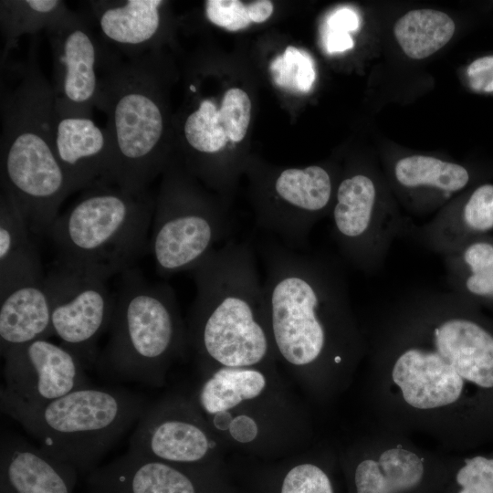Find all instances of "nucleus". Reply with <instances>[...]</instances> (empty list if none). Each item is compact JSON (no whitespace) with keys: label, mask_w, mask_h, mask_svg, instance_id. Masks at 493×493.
<instances>
[{"label":"nucleus","mask_w":493,"mask_h":493,"mask_svg":"<svg viewBox=\"0 0 493 493\" xmlns=\"http://www.w3.org/2000/svg\"><path fill=\"white\" fill-rule=\"evenodd\" d=\"M46 281L52 302L53 335L85 369L96 366L97 341L110 327L115 305L107 279L58 264Z\"/></svg>","instance_id":"nucleus-10"},{"label":"nucleus","mask_w":493,"mask_h":493,"mask_svg":"<svg viewBox=\"0 0 493 493\" xmlns=\"http://www.w3.org/2000/svg\"><path fill=\"white\" fill-rule=\"evenodd\" d=\"M229 433L239 443H250L258 434V427L253 418L246 414H240L233 418Z\"/></svg>","instance_id":"nucleus-35"},{"label":"nucleus","mask_w":493,"mask_h":493,"mask_svg":"<svg viewBox=\"0 0 493 493\" xmlns=\"http://www.w3.org/2000/svg\"><path fill=\"white\" fill-rule=\"evenodd\" d=\"M78 471L22 436L0 441V493H73Z\"/></svg>","instance_id":"nucleus-14"},{"label":"nucleus","mask_w":493,"mask_h":493,"mask_svg":"<svg viewBox=\"0 0 493 493\" xmlns=\"http://www.w3.org/2000/svg\"><path fill=\"white\" fill-rule=\"evenodd\" d=\"M435 244L451 251L464 241L493 230V184L478 186L465 203L458 218L432 225Z\"/></svg>","instance_id":"nucleus-26"},{"label":"nucleus","mask_w":493,"mask_h":493,"mask_svg":"<svg viewBox=\"0 0 493 493\" xmlns=\"http://www.w3.org/2000/svg\"><path fill=\"white\" fill-rule=\"evenodd\" d=\"M93 25L89 15L69 9L45 32L53 57L52 88L58 113L92 118L111 50L97 37Z\"/></svg>","instance_id":"nucleus-9"},{"label":"nucleus","mask_w":493,"mask_h":493,"mask_svg":"<svg viewBox=\"0 0 493 493\" xmlns=\"http://www.w3.org/2000/svg\"><path fill=\"white\" fill-rule=\"evenodd\" d=\"M393 382L407 404L419 409L435 408L456 402L463 378L434 348H409L397 358Z\"/></svg>","instance_id":"nucleus-17"},{"label":"nucleus","mask_w":493,"mask_h":493,"mask_svg":"<svg viewBox=\"0 0 493 493\" xmlns=\"http://www.w3.org/2000/svg\"><path fill=\"white\" fill-rule=\"evenodd\" d=\"M217 106L212 99H203L187 114L183 123L185 144L200 155L221 152L230 141L217 119Z\"/></svg>","instance_id":"nucleus-28"},{"label":"nucleus","mask_w":493,"mask_h":493,"mask_svg":"<svg viewBox=\"0 0 493 493\" xmlns=\"http://www.w3.org/2000/svg\"><path fill=\"white\" fill-rule=\"evenodd\" d=\"M188 180L167 169L155 202L149 252L162 277L194 269L231 230L223 212Z\"/></svg>","instance_id":"nucleus-8"},{"label":"nucleus","mask_w":493,"mask_h":493,"mask_svg":"<svg viewBox=\"0 0 493 493\" xmlns=\"http://www.w3.org/2000/svg\"><path fill=\"white\" fill-rule=\"evenodd\" d=\"M208 20L229 31L244 29L251 24L248 5L237 0L205 1Z\"/></svg>","instance_id":"nucleus-32"},{"label":"nucleus","mask_w":493,"mask_h":493,"mask_svg":"<svg viewBox=\"0 0 493 493\" xmlns=\"http://www.w3.org/2000/svg\"><path fill=\"white\" fill-rule=\"evenodd\" d=\"M110 337L97 364L119 380L159 385L185 333L173 288L151 283L134 270L122 273Z\"/></svg>","instance_id":"nucleus-7"},{"label":"nucleus","mask_w":493,"mask_h":493,"mask_svg":"<svg viewBox=\"0 0 493 493\" xmlns=\"http://www.w3.org/2000/svg\"><path fill=\"white\" fill-rule=\"evenodd\" d=\"M424 467L415 454L402 448L383 452L379 461L366 459L355 471L357 493H400L415 487Z\"/></svg>","instance_id":"nucleus-21"},{"label":"nucleus","mask_w":493,"mask_h":493,"mask_svg":"<svg viewBox=\"0 0 493 493\" xmlns=\"http://www.w3.org/2000/svg\"><path fill=\"white\" fill-rule=\"evenodd\" d=\"M266 383L264 374L256 369L221 366L202 385L199 404L209 414L228 411L260 395Z\"/></svg>","instance_id":"nucleus-25"},{"label":"nucleus","mask_w":493,"mask_h":493,"mask_svg":"<svg viewBox=\"0 0 493 493\" xmlns=\"http://www.w3.org/2000/svg\"><path fill=\"white\" fill-rule=\"evenodd\" d=\"M51 336L52 302L46 277L23 282L0 295L1 356Z\"/></svg>","instance_id":"nucleus-19"},{"label":"nucleus","mask_w":493,"mask_h":493,"mask_svg":"<svg viewBox=\"0 0 493 493\" xmlns=\"http://www.w3.org/2000/svg\"><path fill=\"white\" fill-rule=\"evenodd\" d=\"M450 262L459 295L493 304V238L464 241L450 251Z\"/></svg>","instance_id":"nucleus-22"},{"label":"nucleus","mask_w":493,"mask_h":493,"mask_svg":"<svg viewBox=\"0 0 493 493\" xmlns=\"http://www.w3.org/2000/svg\"><path fill=\"white\" fill-rule=\"evenodd\" d=\"M155 202L105 182L84 190L54 222L58 264L108 279L149 251Z\"/></svg>","instance_id":"nucleus-6"},{"label":"nucleus","mask_w":493,"mask_h":493,"mask_svg":"<svg viewBox=\"0 0 493 493\" xmlns=\"http://www.w3.org/2000/svg\"><path fill=\"white\" fill-rule=\"evenodd\" d=\"M196 287L191 339L206 359L249 367L270 351L263 283L246 243L228 241L191 270Z\"/></svg>","instance_id":"nucleus-2"},{"label":"nucleus","mask_w":493,"mask_h":493,"mask_svg":"<svg viewBox=\"0 0 493 493\" xmlns=\"http://www.w3.org/2000/svg\"><path fill=\"white\" fill-rule=\"evenodd\" d=\"M146 407L142 395L119 388L87 385L42 404H27L0 391L1 412L78 472L95 469Z\"/></svg>","instance_id":"nucleus-4"},{"label":"nucleus","mask_w":493,"mask_h":493,"mask_svg":"<svg viewBox=\"0 0 493 493\" xmlns=\"http://www.w3.org/2000/svg\"><path fill=\"white\" fill-rule=\"evenodd\" d=\"M233 417L228 411H220L214 414L213 425L220 431L229 430Z\"/></svg>","instance_id":"nucleus-38"},{"label":"nucleus","mask_w":493,"mask_h":493,"mask_svg":"<svg viewBox=\"0 0 493 493\" xmlns=\"http://www.w3.org/2000/svg\"><path fill=\"white\" fill-rule=\"evenodd\" d=\"M28 223L15 200L0 194V295L26 281L43 278Z\"/></svg>","instance_id":"nucleus-20"},{"label":"nucleus","mask_w":493,"mask_h":493,"mask_svg":"<svg viewBox=\"0 0 493 493\" xmlns=\"http://www.w3.org/2000/svg\"><path fill=\"white\" fill-rule=\"evenodd\" d=\"M160 84L153 50L125 59L110 53L96 102L107 117L108 184L142 193L163 169L166 115Z\"/></svg>","instance_id":"nucleus-3"},{"label":"nucleus","mask_w":493,"mask_h":493,"mask_svg":"<svg viewBox=\"0 0 493 493\" xmlns=\"http://www.w3.org/2000/svg\"><path fill=\"white\" fill-rule=\"evenodd\" d=\"M468 83L475 91L493 92V67L482 73L468 77Z\"/></svg>","instance_id":"nucleus-37"},{"label":"nucleus","mask_w":493,"mask_h":493,"mask_svg":"<svg viewBox=\"0 0 493 493\" xmlns=\"http://www.w3.org/2000/svg\"><path fill=\"white\" fill-rule=\"evenodd\" d=\"M251 117V101L246 91L233 88L223 97L217 119L233 142H241L246 134Z\"/></svg>","instance_id":"nucleus-30"},{"label":"nucleus","mask_w":493,"mask_h":493,"mask_svg":"<svg viewBox=\"0 0 493 493\" xmlns=\"http://www.w3.org/2000/svg\"><path fill=\"white\" fill-rule=\"evenodd\" d=\"M394 175L405 187H434L447 193L461 190L469 181L465 167L425 155L402 158L395 164Z\"/></svg>","instance_id":"nucleus-27"},{"label":"nucleus","mask_w":493,"mask_h":493,"mask_svg":"<svg viewBox=\"0 0 493 493\" xmlns=\"http://www.w3.org/2000/svg\"><path fill=\"white\" fill-rule=\"evenodd\" d=\"M1 391L27 404H42L88 385L85 367L61 344L39 339L6 351Z\"/></svg>","instance_id":"nucleus-11"},{"label":"nucleus","mask_w":493,"mask_h":493,"mask_svg":"<svg viewBox=\"0 0 493 493\" xmlns=\"http://www.w3.org/2000/svg\"><path fill=\"white\" fill-rule=\"evenodd\" d=\"M434 349L464 379L493 387V334L476 320L453 317L433 330Z\"/></svg>","instance_id":"nucleus-18"},{"label":"nucleus","mask_w":493,"mask_h":493,"mask_svg":"<svg viewBox=\"0 0 493 493\" xmlns=\"http://www.w3.org/2000/svg\"><path fill=\"white\" fill-rule=\"evenodd\" d=\"M37 47L32 42L21 63H1V191L15 200L31 233L48 236L72 192L53 149L54 93Z\"/></svg>","instance_id":"nucleus-1"},{"label":"nucleus","mask_w":493,"mask_h":493,"mask_svg":"<svg viewBox=\"0 0 493 493\" xmlns=\"http://www.w3.org/2000/svg\"><path fill=\"white\" fill-rule=\"evenodd\" d=\"M270 71L278 86L298 92H308L316 78L311 57L291 46L272 61Z\"/></svg>","instance_id":"nucleus-29"},{"label":"nucleus","mask_w":493,"mask_h":493,"mask_svg":"<svg viewBox=\"0 0 493 493\" xmlns=\"http://www.w3.org/2000/svg\"><path fill=\"white\" fill-rule=\"evenodd\" d=\"M376 188L364 174L343 179L338 186L332 208L335 237L345 256L365 267L377 248L375 217Z\"/></svg>","instance_id":"nucleus-16"},{"label":"nucleus","mask_w":493,"mask_h":493,"mask_svg":"<svg viewBox=\"0 0 493 493\" xmlns=\"http://www.w3.org/2000/svg\"><path fill=\"white\" fill-rule=\"evenodd\" d=\"M179 403L146 407L130 439L129 451L148 458L190 466L209 454L210 439Z\"/></svg>","instance_id":"nucleus-12"},{"label":"nucleus","mask_w":493,"mask_h":493,"mask_svg":"<svg viewBox=\"0 0 493 493\" xmlns=\"http://www.w3.org/2000/svg\"><path fill=\"white\" fill-rule=\"evenodd\" d=\"M265 257V307L276 349L293 366L311 364L327 346L328 319L346 311L344 283L318 257L278 246H270Z\"/></svg>","instance_id":"nucleus-5"},{"label":"nucleus","mask_w":493,"mask_h":493,"mask_svg":"<svg viewBox=\"0 0 493 493\" xmlns=\"http://www.w3.org/2000/svg\"><path fill=\"white\" fill-rule=\"evenodd\" d=\"M459 493H493V458L475 456L458 471Z\"/></svg>","instance_id":"nucleus-33"},{"label":"nucleus","mask_w":493,"mask_h":493,"mask_svg":"<svg viewBox=\"0 0 493 493\" xmlns=\"http://www.w3.org/2000/svg\"><path fill=\"white\" fill-rule=\"evenodd\" d=\"M52 144L71 192L107 183L110 147L106 128L92 118L60 114L53 109Z\"/></svg>","instance_id":"nucleus-13"},{"label":"nucleus","mask_w":493,"mask_h":493,"mask_svg":"<svg viewBox=\"0 0 493 493\" xmlns=\"http://www.w3.org/2000/svg\"><path fill=\"white\" fill-rule=\"evenodd\" d=\"M454 32L453 19L444 12L433 9L409 11L393 26L398 44L413 59L433 55L452 38Z\"/></svg>","instance_id":"nucleus-24"},{"label":"nucleus","mask_w":493,"mask_h":493,"mask_svg":"<svg viewBox=\"0 0 493 493\" xmlns=\"http://www.w3.org/2000/svg\"><path fill=\"white\" fill-rule=\"evenodd\" d=\"M359 26V17L357 14L349 8H341L333 12L326 22L327 35H348Z\"/></svg>","instance_id":"nucleus-34"},{"label":"nucleus","mask_w":493,"mask_h":493,"mask_svg":"<svg viewBox=\"0 0 493 493\" xmlns=\"http://www.w3.org/2000/svg\"><path fill=\"white\" fill-rule=\"evenodd\" d=\"M68 10L61 0L0 1V28L5 41L1 63L7 60L8 53L22 36L46 32Z\"/></svg>","instance_id":"nucleus-23"},{"label":"nucleus","mask_w":493,"mask_h":493,"mask_svg":"<svg viewBox=\"0 0 493 493\" xmlns=\"http://www.w3.org/2000/svg\"><path fill=\"white\" fill-rule=\"evenodd\" d=\"M280 493H333L328 476L317 466L300 464L283 479Z\"/></svg>","instance_id":"nucleus-31"},{"label":"nucleus","mask_w":493,"mask_h":493,"mask_svg":"<svg viewBox=\"0 0 493 493\" xmlns=\"http://www.w3.org/2000/svg\"><path fill=\"white\" fill-rule=\"evenodd\" d=\"M248 9L252 22L262 23L269 18L274 7L271 1L258 0L248 4Z\"/></svg>","instance_id":"nucleus-36"},{"label":"nucleus","mask_w":493,"mask_h":493,"mask_svg":"<svg viewBox=\"0 0 493 493\" xmlns=\"http://www.w3.org/2000/svg\"><path fill=\"white\" fill-rule=\"evenodd\" d=\"M162 0L89 1V16L100 37L126 58L153 50L163 26Z\"/></svg>","instance_id":"nucleus-15"}]
</instances>
